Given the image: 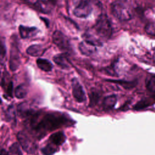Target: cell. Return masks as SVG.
I'll use <instances>...</instances> for the list:
<instances>
[{
  "label": "cell",
  "mask_w": 155,
  "mask_h": 155,
  "mask_svg": "<svg viewBox=\"0 0 155 155\" xmlns=\"http://www.w3.org/2000/svg\"><path fill=\"white\" fill-rule=\"evenodd\" d=\"M28 120L31 130L40 139L47 132L73 124V120L67 116L58 112L46 113L42 117H41L39 113L35 112L28 117Z\"/></svg>",
  "instance_id": "6da1fadb"
},
{
  "label": "cell",
  "mask_w": 155,
  "mask_h": 155,
  "mask_svg": "<svg viewBox=\"0 0 155 155\" xmlns=\"http://www.w3.org/2000/svg\"><path fill=\"white\" fill-rule=\"evenodd\" d=\"M90 28L93 33L102 42L107 41L111 35V23L105 14H101L94 25Z\"/></svg>",
  "instance_id": "7a4b0ae2"
},
{
  "label": "cell",
  "mask_w": 155,
  "mask_h": 155,
  "mask_svg": "<svg viewBox=\"0 0 155 155\" xmlns=\"http://www.w3.org/2000/svg\"><path fill=\"white\" fill-rule=\"evenodd\" d=\"M101 8V4L98 0H84L75 7L73 13L78 18H87L94 8Z\"/></svg>",
  "instance_id": "3957f363"
},
{
  "label": "cell",
  "mask_w": 155,
  "mask_h": 155,
  "mask_svg": "<svg viewBox=\"0 0 155 155\" xmlns=\"http://www.w3.org/2000/svg\"><path fill=\"white\" fill-rule=\"evenodd\" d=\"M111 11L112 14L120 21H127L132 18L131 10L128 7L121 2H113L111 5Z\"/></svg>",
  "instance_id": "277c9868"
},
{
  "label": "cell",
  "mask_w": 155,
  "mask_h": 155,
  "mask_svg": "<svg viewBox=\"0 0 155 155\" xmlns=\"http://www.w3.org/2000/svg\"><path fill=\"white\" fill-rule=\"evenodd\" d=\"M18 140L24 151L27 153H33L37 148L36 143L23 131L18 132L17 134Z\"/></svg>",
  "instance_id": "5b68a950"
},
{
  "label": "cell",
  "mask_w": 155,
  "mask_h": 155,
  "mask_svg": "<svg viewBox=\"0 0 155 155\" xmlns=\"http://www.w3.org/2000/svg\"><path fill=\"white\" fill-rule=\"evenodd\" d=\"M53 43L62 51H68L70 49V44L68 38L61 31L56 30L53 34Z\"/></svg>",
  "instance_id": "8992f818"
},
{
  "label": "cell",
  "mask_w": 155,
  "mask_h": 155,
  "mask_svg": "<svg viewBox=\"0 0 155 155\" xmlns=\"http://www.w3.org/2000/svg\"><path fill=\"white\" fill-rule=\"evenodd\" d=\"M72 93L74 99L79 103H82L87 99L85 93L84 88L76 78H74L71 80Z\"/></svg>",
  "instance_id": "52a82bcc"
},
{
  "label": "cell",
  "mask_w": 155,
  "mask_h": 155,
  "mask_svg": "<svg viewBox=\"0 0 155 155\" xmlns=\"http://www.w3.org/2000/svg\"><path fill=\"white\" fill-rule=\"evenodd\" d=\"M20 65V58L19 50L17 45L13 44L12 45L10 56L9 61V67L12 71H16Z\"/></svg>",
  "instance_id": "ba28073f"
},
{
  "label": "cell",
  "mask_w": 155,
  "mask_h": 155,
  "mask_svg": "<svg viewBox=\"0 0 155 155\" xmlns=\"http://www.w3.org/2000/svg\"><path fill=\"white\" fill-rule=\"evenodd\" d=\"M35 8L43 13H49L53 8V3L48 0H38L34 4Z\"/></svg>",
  "instance_id": "9c48e42d"
},
{
  "label": "cell",
  "mask_w": 155,
  "mask_h": 155,
  "mask_svg": "<svg viewBox=\"0 0 155 155\" xmlns=\"http://www.w3.org/2000/svg\"><path fill=\"white\" fill-rule=\"evenodd\" d=\"M19 31L22 38L27 39L36 36L39 33V30L35 27L20 25L19 27Z\"/></svg>",
  "instance_id": "30bf717a"
},
{
  "label": "cell",
  "mask_w": 155,
  "mask_h": 155,
  "mask_svg": "<svg viewBox=\"0 0 155 155\" xmlns=\"http://www.w3.org/2000/svg\"><path fill=\"white\" fill-rule=\"evenodd\" d=\"M79 50L85 56H90L96 51V46L84 41L79 44Z\"/></svg>",
  "instance_id": "8fae6325"
},
{
  "label": "cell",
  "mask_w": 155,
  "mask_h": 155,
  "mask_svg": "<svg viewBox=\"0 0 155 155\" xmlns=\"http://www.w3.org/2000/svg\"><path fill=\"white\" fill-rule=\"evenodd\" d=\"M66 140V136L62 131H58L52 134L48 139L49 143L58 147L62 145Z\"/></svg>",
  "instance_id": "7c38bea8"
},
{
  "label": "cell",
  "mask_w": 155,
  "mask_h": 155,
  "mask_svg": "<svg viewBox=\"0 0 155 155\" xmlns=\"http://www.w3.org/2000/svg\"><path fill=\"white\" fill-rule=\"evenodd\" d=\"M54 63L63 69H68L70 68V62L67 57L63 54H57L53 57Z\"/></svg>",
  "instance_id": "4fadbf2b"
},
{
  "label": "cell",
  "mask_w": 155,
  "mask_h": 155,
  "mask_svg": "<svg viewBox=\"0 0 155 155\" xmlns=\"http://www.w3.org/2000/svg\"><path fill=\"white\" fill-rule=\"evenodd\" d=\"M26 51L28 54L36 57L42 55L45 51V48L41 45L35 44L28 47Z\"/></svg>",
  "instance_id": "5bb4252c"
},
{
  "label": "cell",
  "mask_w": 155,
  "mask_h": 155,
  "mask_svg": "<svg viewBox=\"0 0 155 155\" xmlns=\"http://www.w3.org/2000/svg\"><path fill=\"white\" fill-rule=\"evenodd\" d=\"M117 102V97L114 94L108 95L104 97L103 100V107L104 109L110 110L113 108Z\"/></svg>",
  "instance_id": "9a60e30c"
},
{
  "label": "cell",
  "mask_w": 155,
  "mask_h": 155,
  "mask_svg": "<svg viewBox=\"0 0 155 155\" xmlns=\"http://www.w3.org/2000/svg\"><path fill=\"white\" fill-rule=\"evenodd\" d=\"M36 64L39 68L44 71H50L53 68L52 63L46 59L38 58L36 60Z\"/></svg>",
  "instance_id": "2e32d148"
},
{
  "label": "cell",
  "mask_w": 155,
  "mask_h": 155,
  "mask_svg": "<svg viewBox=\"0 0 155 155\" xmlns=\"http://www.w3.org/2000/svg\"><path fill=\"white\" fill-rule=\"evenodd\" d=\"M27 94V89L26 87L23 85H19L16 87L15 90V95L18 99L24 98Z\"/></svg>",
  "instance_id": "e0dca14e"
},
{
  "label": "cell",
  "mask_w": 155,
  "mask_h": 155,
  "mask_svg": "<svg viewBox=\"0 0 155 155\" xmlns=\"http://www.w3.org/2000/svg\"><path fill=\"white\" fill-rule=\"evenodd\" d=\"M57 151L56 147L49 143L41 149L43 155H53Z\"/></svg>",
  "instance_id": "ac0fdd59"
},
{
  "label": "cell",
  "mask_w": 155,
  "mask_h": 155,
  "mask_svg": "<svg viewBox=\"0 0 155 155\" xmlns=\"http://www.w3.org/2000/svg\"><path fill=\"white\" fill-rule=\"evenodd\" d=\"M8 155H22L20 146L18 143H14L10 147Z\"/></svg>",
  "instance_id": "d6986e66"
},
{
  "label": "cell",
  "mask_w": 155,
  "mask_h": 155,
  "mask_svg": "<svg viewBox=\"0 0 155 155\" xmlns=\"http://www.w3.org/2000/svg\"><path fill=\"white\" fill-rule=\"evenodd\" d=\"M5 119L8 122L14 120L15 119V111L13 105H10L8 107L5 111Z\"/></svg>",
  "instance_id": "ffe728a7"
},
{
  "label": "cell",
  "mask_w": 155,
  "mask_h": 155,
  "mask_svg": "<svg viewBox=\"0 0 155 155\" xmlns=\"http://www.w3.org/2000/svg\"><path fill=\"white\" fill-rule=\"evenodd\" d=\"M146 86L148 90L155 93V75L148 78L146 81Z\"/></svg>",
  "instance_id": "44dd1931"
},
{
  "label": "cell",
  "mask_w": 155,
  "mask_h": 155,
  "mask_svg": "<svg viewBox=\"0 0 155 155\" xmlns=\"http://www.w3.org/2000/svg\"><path fill=\"white\" fill-rule=\"evenodd\" d=\"M145 30L148 35L155 36V24H148L145 27Z\"/></svg>",
  "instance_id": "7402d4cb"
},
{
  "label": "cell",
  "mask_w": 155,
  "mask_h": 155,
  "mask_svg": "<svg viewBox=\"0 0 155 155\" xmlns=\"http://www.w3.org/2000/svg\"><path fill=\"white\" fill-rule=\"evenodd\" d=\"M5 56V47L4 45V43H1V60L4 58V57Z\"/></svg>",
  "instance_id": "603a6c76"
},
{
  "label": "cell",
  "mask_w": 155,
  "mask_h": 155,
  "mask_svg": "<svg viewBox=\"0 0 155 155\" xmlns=\"http://www.w3.org/2000/svg\"><path fill=\"white\" fill-rule=\"evenodd\" d=\"M84 0H73V2L74 4V5L76 6H77L78 5H79L81 2H82Z\"/></svg>",
  "instance_id": "cb8c5ba5"
},
{
  "label": "cell",
  "mask_w": 155,
  "mask_h": 155,
  "mask_svg": "<svg viewBox=\"0 0 155 155\" xmlns=\"http://www.w3.org/2000/svg\"><path fill=\"white\" fill-rule=\"evenodd\" d=\"M1 155H8V153L5 150H2L1 152Z\"/></svg>",
  "instance_id": "d4e9b609"
},
{
  "label": "cell",
  "mask_w": 155,
  "mask_h": 155,
  "mask_svg": "<svg viewBox=\"0 0 155 155\" xmlns=\"http://www.w3.org/2000/svg\"><path fill=\"white\" fill-rule=\"evenodd\" d=\"M23 1H26V0H23Z\"/></svg>",
  "instance_id": "484cf974"
}]
</instances>
